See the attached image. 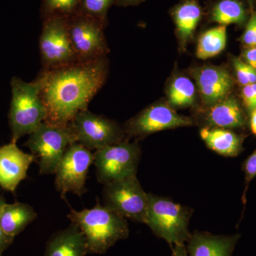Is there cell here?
<instances>
[{"label": "cell", "mask_w": 256, "mask_h": 256, "mask_svg": "<svg viewBox=\"0 0 256 256\" xmlns=\"http://www.w3.org/2000/svg\"><path fill=\"white\" fill-rule=\"evenodd\" d=\"M108 75L105 57L75 63L40 74L41 97L47 111L45 122L67 126L80 111L87 110Z\"/></svg>", "instance_id": "obj_1"}, {"label": "cell", "mask_w": 256, "mask_h": 256, "mask_svg": "<svg viewBox=\"0 0 256 256\" xmlns=\"http://www.w3.org/2000/svg\"><path fill=\"white\" fill-rule=\"evenodd\" d=\"M68 218L85 236L88 254H105L116 242L129 236L126 218L101 205L98 200L94 208L70 210Z\"/></svg>", "instance_id": "obj_2"}, {"label": "cell", "mask_w": 256, "mask_h": 256, "mask_svg": "<svg viewBox=\"0 0 256 256\" xmlns=\"http://www.w3.org/2000/svg\"><path fill=\"white\" fill-rule=\"evenodd\" d=\"M12 100L9 124L12 142L16 143L25 134H30L46 121L47 111L41 97L40 78L34 82H24L18 77L11 80Z\"/></svg>", "instance_id": "obj_3"}, {"label": "cell", "mask_w": 256, "mask_h": 256, "mask_svg": "<svg viewBox=\"0 0 256 256\" xmlns=\"http://www.w3.org/2000/svg\"><path fill=\"white\" fill-rule=\"evenodd\" d=\"M149 203L144 224L171 246L184 244L191 236L188 224L193 210L166 197L148 194Z\"/></svg>", "instance_id": "obj_4"}, {"label": "cell", "mask_w": 256, "mask_h": 256, "mask_svg": "<svg viewBox=\"0 0 256 256\" xmlns=\"http://www.w3.org/2000/svg\"><path fill=\"white\" fill-rule=\"evenodd\" d=\"M76 142L69 124L60 126L42 122L30 134L25 146L40 158V174H54L67 148Z\"/></svg>", "instance_id": "obj_5"}, {"label": "cell", "mask_w": 256, "mask_h": 256, "mask_svg": "<svg viewBox=\"0 0 256 256\" xmlns=\"http://www.w3.org/2000/svg\"><path fill=\"white\" fill-rule=\"evenodd\" d=\"M104 185V206L126 220L144 224L149 197L141 186L137 175Z\"/></svg>", "instance_id": "obj_6"}, {"label": "cell", "mask_w": 256, "mask_h": 256, "mask_svg": "<svg viewBox=\"0 0 256 256\" xmlns=\"http://www.w3.org/2000/svg\"><path fill=\"white\" fill-rule=\"evenodd\" d=\"M140 156L139 144L128 140L96 150L94 163L98 181L106 184L137 175Z\"/></svg>", "instance_id": "obj_7"}, {"label": "cell", "mask_w": 256, "mask_h": 256, "mask_svg": "<svg viewBox=\"0 0 256 256\" xmlns=\"http://www.w3.org/2000/svg\"><path fill=\"white\" fill-rule=\"evenodd\" d=\"M40 48L44 69L58 68L78 62L69 36L68 18H44Z\"/></svg>", "instance_id": "obj_8"}, {"label": "cell", "mask_w": 256, "mask_h": 256, "mask_svg": "<svg viewBox=\"0 0 256 256\" xmlns=\"http://www.w3.org/2000/svg\"><path fill=\"white\" fill-rule=\"evenodd\" d=\"M69 126L76 142L89 150H98L124 141L126 133L114 121L84 110L76 114Z\"/></svg>", "instance_id": "obj_9"}, {"label": "cell", "mask_w": 256, "mask_h": 256, "mask_svg": "<svg viewBox=\"0 0 256 256\" xmlns=\"http://www.w3.org/2000/svg\"><path fill=\"white\" fill-rule=\"evenodd\" d=\"M104 26V23L80 12L68 18L69 36L78 62L105 57L108 48Z\"/></svg>", "instance_id": "obj_10"}, {"label": "cell", "mask_w": 256, "mask_h": 256, "mask_svg": "<svg viewBox=\"0 0 256 256\" xmlns=\"http://www.w3.org/2000/svg\"><path fill=\"white\" fill-rule=\"evenodd\" d=\"M94 162V154L78 142L67 148L55 172L56 188L62 198L69 192L78 196L86 192L88 172Z\"/></svg>", "instance_id": "obj_11"}, {"label": "cell", "mask_w": 256, "mask_h": 256, "mask_svg": "<svg viewBox=\"0 0 256 256\" xmlns=\"http://www.w3.org/2000/svg\"><path fill=\"white\" fill-rule=\"evenodd\" d=\"M190 118L178 114L171 106L156 104L146 108L130 120L124 126V133L129 137H144L152 133L193 126Z\"/></svg>", "instance_id": "obj_12"}, {"label": "cell", "mask_w": 256, "mask_h": 256, "mask_svg": "<svg viewBox=\"0 0 256 256\" xmlns=\"http://www.w3.org/2000/svg\"><path fill=\"white\" fill-rule=\"evenodd\" d=\"M202 104L210 107L228 97L234 86L232 76L222 67L206 66L192 72Z\"/></svg>", "instance_id": "obj_13"}, {"label": "cell", "mask_w": 256, "mask_h": 256, "mask_svg": "<svg viewBox=\"0 0 256 256\" xmlns=\"http://www.w3.org/2000/svg\"><path fill=\"white\" fill-rule=\"evenodd\" d=\"M34 154L24 152L12 142L0 146V186L15 193L18 185L26 178L30 164L36 160Z\"/></svg>", "instance_id": "obj_14"}, {"label": "cell", "mask_w": 256, "mask_h": 256, "mask_svg": "<svg viewBox=\"0 0 256 256\" xmlns=\"http://www.w3.org/2000/svg\"><path fill=\"white\" fill-rule=\"evenodd\" d=\"M204 127L238 129L246 126V116L238 101L234 97L223 100L206 108L202 112Z\"/></svg>", "instance_id": "obj_15"}, {"label": "cell", "mask_w": 256, "mask_h": 256, "mask_svg": "<svg viewBox=\"0 0 256 256\" xmlns=\"http://www.w3.org/2000/svg\"><path fill=\"white\" fill-rule=\"evenodd\" d=\"M240 235L217 236L206 232L191 234L186 248L188 256H232Z\"/></svg>", "instance_id": "obj_16"}, {"label": "cell", "mask_w": 256, "mask_h": 256, "mask_svg": "<svg viewBox=\"0 0 256 256\" xmlns=\"http://www.w3.org/2000/svg\"><path fill=\"white\" fill-rule=\"evenodd\" d=\"M86 239L76 224L54 234L47 242L44 256H85Z\"/></svg>", "instance_id": "obj_17"}, {"label": "cell", "mask_w": 256, "mask_h": 256, "mask_svg": "<svg viewBox=\"0 0 256 256\" xmlns=\"http://www.w3.org/2000/svg\"><path fill=\"white\" fill-rule=\"evenodd\" d=\"M200 136L206 146L220 156L234 158L242 150V136L230 130L204 127L200 130Z\"/></svg>", "instance_id": "obj_18"}, {"label": "cell", "mask_w": 256, "mask_h": 256, "mask_svg": "<svg viewBox=\"0 0 256 256\" xmlns=\"http://www.w3.org/2000/svg\"><path fill=\"white\" fill-rule=\"evenodd\" d=\"M36 218V212L28 204H6L0 212V227L14 238Z\"/></svg>", "instance_id": "obj_19"}, {"label": "cell", "mask_w": 256, "mask_h": 256, "mask_svg": "<svg viewBox=\"0 0 256 256\" xmlns=\"http://www.w3.org/2000/svg\"><path fill=\"white\" fill-rule=\"evenodd\" d=\"M202 14L201 6L195 0H186L173 10V18L182 46L193 36Z\"/></svg>", "instance_id": "obj_20"}, {"label": "cell", "mask_w": 256, "mask_h": 256, "mask_svg": "<svg viewBox=\"0 0 256 256\" xmlns=\"http://www.w3.org/2000/svg\"><path fill=\"white\" fill-rule=\"evenodd\" d=\"M210 18L222 26L242 25L246 22L247 12L238 0H220L212 8Z\"/></svg>", "instance_id": "obj_21"}, {"label": "cell", "mask_w": 256, "mask_h": 256, "mask_svg": "<svg viewBox=\"0 0 256 256\" xmlns=\"http://www.w3.org/2000/svg\"><path fill=\"white\" fill-rule=\"evenodd\" d=\"M226 26H216L204 32L198 38L196 56L207 60L220 54L226 45Z\"/></svg>", "instance_id": "obj_22"}, {"label": "cell", "mask_w": 256, "mask_h": 256, "mask_svg": "<svg viewBox=\"0 0 256 256\" xmlns=\"http://www.w3.org/2000/svg\"><path fill=\"white\" fill-rule=\"evenodd\" d=\"M168 99L170 105L175 107L193 106L196 100V86L188 77H176L170 85Z\"/></svg>", "instance_id": "obj_23"}, {"label": "cell", "mask_w": 256, "mask_h": 256, "mask_svg": "<svg viewBox=\"0 0 256 256\" xmlns=\"http://www.w3.org/2000/svg\"><path fill=\"white\" fill-rule=\"evenodd\" d=\"M82 0H43L41 12L44 18L50 16L70 18L80 10Z\"/></svg>", "instance_id": "obj_24"}, {"label": "cell", "mask_w": 256, "mask_h": 256, "mask_svg": "<svg viewBox=\"0 0 256 256\" xmlns=\"http://www.w3.org/2000/svg\"><path fill=\"white\" fill-rule=\"evenodd\" d=\"M116 0H82L79 12L105 24L108 11Z\"/></svg>", "instance_id": "obj_25"}, {"label": "cell", "mask_w": 256, "mask_h": 256, "mask_svg": "<svg viewBox=\"0 0 256 256\" xmlns=\"http://www.w3.org/2000/svg\"><path fill=\"white\" fill-rule=\"evenodd\" d=\"M233 63L234 70L237 80L242 86L249 84H256V70L250 66L246 64L242 58H234Z\"/></svg>", "instance_id": "obj_26"}, {"label": "cell", "mask_w": 256, "mask_h": 256, "mask_svg": "<svg viewBox=\"0 0 256 256\" xmlns=\"http://www.w3.org/2000/svg\"><path fill=\"white\" fill-rule=\"evenodd\" d=\"M242 170L245 174V190L242 196V202L244 204H246V195L249 184L256 176V150L250 154L242 164Z\"/></svg>", "instance_id": "obj_27"}, {"label": "cell", "mask_w": 256, "mask_h": 256, "mask_svg": "<svg viewBox=\"0 0 256 256\" xmlns=\"http://www.w3.org/2000/svg\"><path fill=\"white\" fill-rule=\"evenodd\" d=\"M240 41L246 48L256 47V12H254L249 18Z\"/></svg>", "instance_id": "obj_28"}, {"label": "cell", "mask_w": 256, "mask_h": 256, "mask_svg": "<svg viewBox=\"0 0 256 256\" xmlns=\"http://www.w3.org/2000/svg\"><path fill=\"white\" fill-rule=\"evenodd\" d=\"M242 98L244 105L249 112L256 108V82L242 87Z\"/></svg>", "instance_id": "obj_29"}, {"label": "cell", "mask_w": 256, "mask_h": 256, "mask_svg": "<svg viewBox=\"0 0 256 256\" xmlns=\"http://www.w3.org/2000/svg\"><path fill=\"white\" fill-rule=\"evenodd\" d=\"M242 60L256 70V47L246 48L242 52Z\"/></svg>", "instance_id": "obj_30"}, {"label": "cell", "mask_w": 256, "mask_h": 256, "mask_svg": "<svg viewBox=\"0 0 256 256\" xmlns=\"http://www.w3.org/2000/svg\"><path fill=\"white\" fill-rule=\"evenodd\" d=\"M14 237L8 235L0 227V252H3L10 246L14 240Z\"/></svg>", "instance_id": "obj_31"}, {"label": "cell", "mask_w": 256, "mask_h": 256, "mask_svg": "<svg viewBox=\"0 0 256 256\" xmlns=\"http://www.w3.org/2000/svg\"><path fill=\"white\" fill-rule=\"evenodd\" d=\"M172 256H188L184 244H178L172 248Z\"/></svg>", "instance_id": "obj_32"}, {"label": "cell", "mask_w": 256, "mask_h": 256, "mask_svg": "<svg viewBox=\"0 0 256 256\" xmlns=\"http://www.w3.org/2000/svg\"><path fill=\"white\" fill-rule=\"evenodd\" d=\"M250 128L252 132L256 136V108L250 112Z\"/></svg>", "instance_id": "obj_33"}, {"label": "cell", "mask_w": 256, "mask_h": 256, "mask_svg": "<svg viewBox=\"0 0 256 256\" xmlns=\"http://www.w3.org/2000/svg\"><path fill=\"white\" fill-rule=\"evenodd\" d=\"M144 0H116V4L128 6V5H134L142 2Z\"/></svg>", "instance_id": "obj_34"}, {"label": "cell", "mask_w": 256, "mask_h": 256, "mask_svg": "<svg viewBox=\"0 0 256 256\" xmlns=\"http://www.w3.org/2000/svg\"><path fill=\"white\" fill-rule=\"evenodd\" d=\"M6 202L4 198H2L1 196H0V212H1L2 210L3 207H4V205L6 204Z\"/></svg>", "instance_id": "obj_35"}, {"label": "cell", "mask_w": 256, "mask_h": 256, "mask_svg": "<svg viewBox=\"0 0 256 256\" xmlns=\"http://www.w3.org/2000/svg\"><path fill=\"white\" fill-rule=\"evenodd\" d=\"M248 2L249 4H250V6H252V4H254V2H255V0H248Z\"/></svg>", "instance_id": "obj_36"}, {"label": "cell", "mask_w": 256, "mask_h": 256, "mask_svg": "<svg viewBox=\"0 0 256 256\" xmlns=\"http://www.w3.org/2000/svg\"><path fill=\"white\" fill-rule=\"evenodd\" d=\"M0 256H2V252H0Z\"/></svg>", "instance_id": "obj_37"}]
</instances>
